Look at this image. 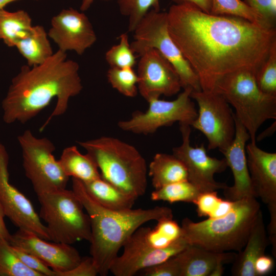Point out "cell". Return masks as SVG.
Returning <instances> with one entry per match:
<instances>
[{
	"label": "cell",
	"mask_w": 276,
	"mask_h": 276,
	"mask_svg": "<svg viewBox=\"0 0 276 276\" xmlns=\"http://www.w3.org/2000/svg\"><path fill=\"white\" fill-rule=\"evenodd\" d=\"M167 14L169 33L197 74L201 90L213 91L231 73L255 75L276 44V29L231 15L207 13L191 4H174Z\"/></svg>",
	"instance_id": "obj_1"
},
{
	"label": "cell",
	"mask_w": 276,
	"mask_h": 276,
	"mask_svg": "<svg viewBox=\"0 0 276 276\" xmlns=\"http://www.w3.org/2000/svg\"><path fill=\"white\" fill-rule=\"evenodd\" d=\"M78 63L59 50L42 64L22 66L12 79L2 101L3 119L7 124H25L37 116L56 98L55 108L42 125L66 111L70 99L83 89Z\"/></svg>",
	"instance_id": "obj_2"
},
{
	"label": "cell",
	"mask_w": 276,
	"mask_h": 276,
	"mask_svg": "<svg viewBox=\"0 0 276 276\" xmlns=\"http://www.w3.org/2000/svg\"><path fill=\"white\" fill-rule=\"evenodd\" d=\"M72 190L89 217L90 254L101 276L108 274L119 250L139 227L151 221L173 218L172 210L166 206L124 210L105 208L88 195L82 181L74 178Z\"/></svg>",
	"instance_id": "obj_3"
},
{
	"label": "cell",
	"mask_w": 276,
	"mask_h": 276,
	"mask_svg": "<svg viewBox=\"0 0 276 276\" xmlns=\"http://www.w3.org/2000/svg\"><path fill=\"white\" fill-rule=\"evenodd\" d=\"M260 210L255 197L235 201L232 209L221 217L198 222L183 219L182 236L189 244L214 252H239L244 248Z\"/></svg>",
	"instance_id": "obj_4"
},
{
	"label": "cell",
	"mask_w": 276,
	"mask_h": 276,
	"mask_svg": "<svg viewBox=\"0 0 276 276\" xmlns=\"http://www.w3.org/2000/svg\"><path fill=\"white\" fill-rule=\"evenodd\" d=\"M78 143L94 159L102 179L136 200L144 195L148 168L134 146L106 136Z\"/></svg>",
	"instance_id": "obj_5"
},
{
	"label": "cell",
	"mask_w": 276,
	"mask_h": 276,
	"mask_svg": "<svg viewBox=\"0 0 276 276\" xmlns=\"http://www.w3.org/2000/svg\"><path fill=\"white\" fill-rule=\"evenodd\" d=\"M213 91L234 108L235 115L248 131L251 142H256L257 132L265 122L276 119V96L259 88L252 71L227 75L217 83Z\"/></svg>",
	"instance_id": "obj_6"
},
{
	"label": "cell",
	"mask_w": 276,
	"mask_h": 276,
	"mask_svg": "<svg viewBox=\"0 0 276 276\" xmlns=\"http://www.w3.org/2000/svg\"><path fill=\"white\" fill-rule=\"evenodd\" d=\"M39 217L46 223L50 241L72 245L91 239L90 218L73 190L62 189L37 195Z\"/></svg>",
	"instance_id": "obj_7"
},
{
	"label": "cell",
	"mask_w": 276,
	"mask_h": 276,
	"mask_svg": "<svg viewBox=\"0 0 276 276\" xmlns=\"http://www.w3.org/2000/svg\"><path fill=\"white\" fill-rule=\"evenodd\" d=\"M133 33L134 40L130 44L136 55L139 56L149 49L157 50L174 67L182 88L194 91L202 90L197 74L169 33L167 12L150 10Z\"/></svg>",
	"instance_id": "obj_8"
},
{
	"label": "cell",
	"mask_w": 276,
	"mask_h": 276,
	"mask_svg": "<svg viewBox=\"0 0 276 276\" xmlns=\"http://www.w3.org/2000/svg\"><path fill=\"white\" fill-rule=\"evenodd\" d=\"M26 177L37 195L65 189L69 177L53 152L54 144L47 137H37L27 129L17 137Z\"/></svg>",
	"instance_id": "obj_9"
},
{
	"label": "cell",
	"mask_w": 276,
	"mask_h": 276,
	"mask_svg": "<svg viewBox=\"0 0 276 276\" xmlns=\"http://www.w3.org/2000/svg\"><path fill=\"white\" fill-rule=\"evenodd\" d=\"M190 97L198 106L197 116L191 126L205 135L208 150L218 149L222 152L235 136L234 113L229 104L215 91H192Z\"/></svg>",
	"instance_id": "obj_10"
},
{
	"label": "cell",
	"mask_w": 276,
	"mask_h": 276,
	"mask_svg": "<svg viewBox=\"0 0 276 276\" xmlns=\"http://www.w3.org/2000/svg\"><path fill=\"white\" fill-rule=\"evenodd\" d=\"M183 89L172 101L159 98L150 99L148 101L149 106L146 111L135 112L129 119L119 121L118 127L125 131L147 135L176 122L191 126L197 116V110L190 97L192 90Z\"/></svg>",
	"instance_id": "obj_11"
},
{
	"label": "cell",
	"mask_w": 276,
	"mask_h": 276,
	"mask_svg": "<svg viewBox=\"0 0 276 276\" xmlns=\"http://www.w3.org/2000/svg\"><path fill=\"white\" fill-rule=\"evenodd\" d=\"M182 143L173 148V154L180 159L186 167L188 180L194 185L201 193L224 189L225 183L217 182L214 175L224 171L227 164L225 159H218L207 154L202 144L193 147L190 144L191 126L180 123Z\"/></svg>",
	"instance_id": "obj_12"
},
{
	"label": "cell",
	"mask_w": 276,
	"mask_h": 276,
	"mask_svg": "<svg viewBox=\"0 0 276 276\" xmlns=\"http://www.w3.org/2000/svg\"><path fill=\"white\" fill-rule=\"evenodd\" d=\"M138 228L124 244L123 254L118 256L110 265L109 272L115 276L134 275L166 261L190 245L182 236L166 247L154 248L144 241Z\"/></svg>",
	"instance_id": "obj_13"
},
{
	"label": "cell",
	"mask_w": 276,
	"mask_h": 276,
	"mask_svg": "<svg viewBox=\"0 0 276 276\" xmlns=\"http://www.w3.org/2000/svg\"><path fill=\"white\" fill-rule=\"evenodd\" d=\"M8 163V154L0 142V201L5 216L18 229L32 232L50 241L45 225L41 222L31 201L10 183Z\"/></svg>",
	"instance_id": "obj_14"
},
{
	"label": "cell",
	"mask_w": 276,
	"mask_h": 276,
	"mask_svg": "<svg viewBox=\"0 0 276 276\" xmlns=\"http://www.w3.org/2000/svg\"><path fill=\"white\" fill-rule=\"evenodd\" d=\"M137 88L148 102L161 95L172 96L182 88L173 65L157 50L149 49L139 56Z\"/></svg>",
	"instance_id": "obj_15"
},
{
	"label": "cell",
	"mask_w": 276,
	"mask_h": 276,
	"mask_svg": "<svg viewBox=\"0 0 276 276\" xmlns=\"http://www.w3.org/2000/svg\"><path fill=\"white\" fill-rule=\"evenodd\" d=\"M48 33L59 50L74 51L82 55L96 41L94 27L88 17L73 8L62 9L53 16Z\"/></svg>",
	"instance_id": "obj_16"
},
{
	"label": "cell",
	"mask_w": 276,
	"mask_h": 276,
	"mask_svg": "<svg viewBox=\"0 0 276 276\" xmlns=\"http://www.w3.org/2000/svg\"><path fill=\"white\" fill-rule=\"evenodd\" d=\"M8 242L38 258L55 272V276L72 269L82 259L78 250L71 244L51 243L21 229L11 234Z\"/></svg>",
	"instance_id": "obj_17"
},
{
	"label": "cell",
	"mask_w": 276,
	"mask_h": 276,
	"mask_svg": "<svg viewBox=\"0 0 276 276\" xmlns=\"http://www.w3.org/2000/svg\"><path fill=\"white\" fill-rule=\"evenodd\" d=\"M247 164L256 197L276 215V153L259 148L256 142L245 146Z\"/></svg>",
	"instance_id": "obj_18"
},
{
	"label": "cell",
	"mask_w": 276,
	"mask_h": 276,
	"mask_svg": "<svg viewBox=\"0 0 276 276\" xmlns=\"http://www.w3.org/2000/svg\"><path fill=\"white\" fill-rule=\"evenodd\" d=\"M235 136L232 143L222 153L224 156L227 166L232 172L234 183L224 190L226 199L235 201L244 198L255 197L248 171L245 146L250 140V135L234 113Z\"/></svg>",
	"instance_id": "obj_19"
},
{
	"label": "cell",
	"mask_w": 276,
	"mask_h": 276,
	"mask_svg": "<svg viewBox=\"0 0 276 276\" xmlns=\"http://www.w3.org/2000/svg\"><path fill=\"white\" fill-rule=\"evenodd\" d=\"M262 212L260 210L251 227L246 243L236 254L232 268L235 276H257L255 264L257 259L264 255L268 244Z\"/></svg>",
	"instance_id": "obj_20"
},
{
	"label": "cell",
	"mask_w": 276,
	"mask_h": 276,
	"mask_svg": "<svg viewBox=\"0 0 276 276\" xmlns=\"http://www.w3.org/2000/svg\"><path fill=\"white\" fill-rule=\"evenodd\" d=\"M236 256L235 252H216L191 244L176 255L180 276H210L219 262H233Z\"/></svg>",
	"instance_id": "obj_21"
},
{
	"label": "cell",
	"mask_w": 276,
	"mask_h": 276,
	"mask_svg": "<svg viewBox=\"0 0 276 276\" xmlns=\"http://www.w3.org/2000/svg\"><path fill=\"white\" fill-rule=\"evenodd\" d=\"M148 174L155 189L188 180V172L183 163L173 154L156 153L149 164Z\"/></svg>",
	"instance_id": "obj_22"
},
{
	"label": "cell",
	"mask_w": 276,
	"mask_h": 276,
	"mask_svg": "<svg viewBox=\"0 0 276 276\" xmlns=\"http://www.w3.org/2000/svg\"><path fill=\"white\" fill-rule=\"evenodd\" d=\"M58 161L63 171L69 177H72L83 182L101 177L92 157L87 153L85 154L81 153L75 146L64 148Z\"/></svg>",
	"instance_id": "obj_23"
},
{
	"label": "cell",
	"mask_w": 276,
	"mask_h": 276,
	"mask_svg": "<svg viewBox=\"0 0 276 276\" xmlns=\"http://www.w3.org/2000/svg\"><path fill=\"white\" fill-rule=\"evenodd\" d=\"M30 66L43 63L54 54L47 32L40 25L33 26L30 33L15 46Z\"/></svg>",
	"instance_id": "obj_24"
},
{
	"label": "cell",
	"mask_w": 276,
	"mask_h": 276,
	"mask_svg": "<svg viewBox=\"0 0 276 276\" xmlns=\"http://www.w3.org/2000/svg\"><path fill=\"white\" fill-rule=\"evenodd\" d=\"M82 183L87 193L95 201L109 209H130L136 200L101 177Z\"/></svg>",
	"instance_id": "obj_25"
},
{
	"label": "cell",
	"mask_w": 276,
	"mask_h": 276,
	"mask_svg": "<svg viewBox=\"0 0 276 276\" xmlns=\"http://www.w3.org/2000/svg\"><path fill=\"white\" fill-rule=\"evenodd\" d=\"M33 26L32 18L24 10H0V39L9 47H15L19 40L30 33Z\"/></svg>",
	"instance_id": "obj_26"
},
{
	"label": "cell",
	"mask_w": 276,
	"mask_h": 276,
	"mask_svg": "<svg viewBox=\"0 0 276 276\" xmlns=\"http://www.w3.org/2000/svg\"><path fill=\"white\" fill-rule=\"evenodd\" d=\"M153 228L141 227L144 242L154 248L166 247L182 236V229L173 218H164L158 220Z\"/></svg>",
	"instance_id": "obj_27"
},
{
	"label": "cell",
	"mask_w": 276,
	"mask_h": 276,
	"mask_svg": "<svg viewBox=\"0 0 276 276\" xmlns=\"http://www.w3.org/2000/svg\"><path fill=\"white\" fill-rule=\"evenodd\" d=\"M200 191L188 180L177 182L155 189L150 195L153 201H164L170 203L186 202L194 203Z\"/></svg>",
	"instance_id": "obj_28"
},
{
	"label": "cell",
	"mask_w": 276,
	"mask_h": 276,
	"mask_svg": "<svg viewBox=\"0 0 276 276\" xmlns=\"http://www.w3.org/2000/svg\"><path fill=\"white\" fill-rule=\"evenodd\" d=\"M121 15L128 18V31L133 32L151 10L160 11L159 0H118Z\"/></svg>",
	"instance_id": "obj_29"
},
{
	"label": "cell",
	"mask_w": 276,
	"mask_h": 276,
	"mask_svg": "<svg viewBox=\"0 0 276 276\" xmlns=\"http://www.w3.org/2000/svg\"><path fill=\"white\" fill-rule=\"evenodd\" d=\"M234 201L218 197L216 191L201 193L194 203L200 217L217 218L227 214L233 208Z\"/></svg>",
	"instance_id": "obj_30"
},
{
	"label": "cell",
	"mask_w": 276,
	"mask_h": 276,
	"mask_svg": "<svg viewBox=\"0 0 276 276\" xmlns=\"http://www.w3.org/2000/svg\"><path fill=\"white\" fill-rule=\"evenodd\" d=\"M212 1V14L237 16L267 27L259 15L242 0Z\"/></svg>",
	"instance_id": "obj_31"
},
{
	"label": "cell",
	"mask_w": 276,
	"mask_h": 276,
	"mask_svg": "<svg viewBox=\"0 0 276 276\" xmlns=\"http://www.w3.org/2000/svg\"><path fill=\"white\" fill-rule=\"evenodd\" d=\"M0 276H42L28 268L11 249L8 242L0 239Z\"/></svg>",
	"instance_id": "obj_32"
},
{
	"label": "cell",
	"mask_w": 276,
	"mask_h": 276,
	"mask_svg": "<svg viewBox=\"0 0 276 276\" xmlns=\"http://www.w3.org/2000/svg\"><path fill=\"white\" fill-rule=\"evenodd\" d=\"M108 82L120 94L134 97L138 91V77L132 67H110L107 73Z\"/></svg>",
	"instance_id": "obj_33"
},
{
	"label": "cell",
	"mask_w": 276,
	"mask_h": 276,
	"mask_svg": "<svg viewBox=\"0 0 276 276\" xmlns=\"http://www.w3.org/2000/svg\"><path fill=\"white\" fill-rule=\"evenodd\" d=\"M119 39V43L106 52L105 60L110 67L133 68L136 63V55L131 48L127 33L121 34Z\"/></svg>",
	"instance_id": "obj_34"
},
{
	"label": "cell",
	"mask_w": 276,
	"mask_h": 276,
	"mask_svg": "<svg viewBox=\"0 0 276 276\" xmlns=\"http://www.w3.org/2000/svg\"><path fill=\"white\" fill-rule=\"evenodd\" d=\"M255 77L258 87L263 92L276 96V44Z\"/></svg>",
	"instance_id": "obj_35"
},
{
	"label": "cell",
	"mask_w": 276,
	"mask_h": 276,
	"mask_svg": "<svg viewBox=\"0 0 276 276\" xmlns=\"http://www.w3.org/2000/svg\"><path fill=\"white\" fill-rule=\"evenodd\" d=\"M261 18L265 25L275 28L276 0H243Z\"/></svg>",
	"instance_id": "obj_36"
},
{
	"label": "cell",
	"mask_w": 276,
	"mask_h": 276,
	"mask_svg": "<svg viewBox=\"0 0 276 276\" xmlns=\"http://www.w3.org/2000/svg\"><path fill=\"white\" fill-rule=\"evenodd\" d=\"M9 246L14 254L28 268L42 276H55V272L35 256L15 246L10 244Z\"/></svg>",
	"instance_id": "obj_37"
},
{
	"label": "cell",
	"mask_w": 276,
	"mask_h": 276,
	"mask_svg": "<svg viewBox=\"0 0 276 276\" xmlns=\"http://www.w3.org/2000/svg\"><path fill=\"white\" fill-rule=\"evenodd\" d=\"M142 271V275L145 276H180L181 273L176 255L161 263Z\"/></svg>",
	"instance_id": "obj_38"
},
{
	"label": "cell",
	"mask_w": 276,
	"mask_h": 276,
	"mask_svg": "<svg viewBox=\"0 0 276 276\" xmlns=\"http://www.w3.org/2000/svg\"><path fill=\"white\" fill-rule=\"evenodd\" d=\"M99 274L91 256L82 258L80 263L72 269L59 273L58 276H96Z\"/></svg>",
	"instance_id": "obj_39"
},
{
	"label": "cell",
	"mask_w": 276,
	"mask_h": 276,
	"mask_svg": "<svg viewBox=\"0 0 276 276\" xmlns=\"http://www.w3.org/2000/svg\"><path fill=\"white\" fill-rule=\"evenodd\" d=\"M274 266L273 259L263 255L259 257L255 264V269L257 276H261L269 273Z\"/></svg>",
	"instance_id": "obj_40"
},
{
	"label": "cell",
	"mask_w": 276,
	"mask_h": 276,
	"mask_svg": "<svg viewBox=\"0 0 276 276\" xmlns=\"http://www.w3.org/2000/svg\"><path fill=\"white\" fill-rule=\"evenodd\" d=\"M175 4H191L202 11L210 13L212 6V0H172Z\"/></svg>",
	"instance_id": "obj_41"
},
{
	"label": "cell",
	"mask_w": 276,
	"mask_h": 276,
	"mask_svg": "<svg viewBox=\"0 0 276 276\" xmlns=\"http://www.w3.org/2000/svg\"><path fill=\"white\" fill-rule=\"evenodd\" d=\"M5 213L0 201V239H4L8 242L11 234L9 233L4 221Z\"/></svg>",
	"instance_id": "obj_42"
},
{
	"label": "cell",
	"mask_w": 276,
	"mask_h": 276,
	"mask_svg": "<svg viewBox=\"0 0 276 276\" xmlns=\"http://www.w3.org/2000/svg\"><path fill=\"white\" fill-rule=\"evenodd\" d=\"M276 122L274 121L269 127L263 131L261 133H260L257 137H256L258 141H260L266 138V137L272 135L275 130L276 127Z\"/></svg>",
	"instance_id": "obj_43"
},
{
	"label": "cell",
	"mask_w": 276,
	"mask_h": 276,
	"mask_svg": "<svg viewBox=\"0 0 276 276\" xmlns=\"http://www.w3.org/2000/svg\"><path fill=\"white\" fill-rule=\"evenodd\" d=\"M225 263L223 261L219 262L215 266L214 269L210 274V276H221L223 273V264Z\"/></svg>",
	"instance_id": "obj_44"
},
{
	"label": "cell",
	"mask_w": 276,
	"mask_h": 276,
	"mask_svg": "<svg viewBox=\"0 0 276 276\" xmlns=\"http://www.w3.org/2000/svg\"><path fill=\"white\" fill-rule=\"evenodd\" d=\"M95 0H82L81 4L80 7V9L82 12L87 10L94 2ZM105 1H109L111 0H102Z\"/></svg>",
	"instance_id": "obj_45"
},
{
	"label": "cell",
	"mask_w": 276,
	"mask_h": 276,
	"mask_svg": "<svg viewBox=\"0 0 276 276\" xmlns=\"http://www.w3.org/2000/svg\"><path fill=\"white\" fill-rule=\"evenodd\" d=\"M18 0H0V10L4 9V7L9 3Z\"/></svg>",
	"instance_id": "obj_46"
},
{
	"label": "cell",
	"mask_w": 276,
	"mask_h": 276,
	"mask_svg": "<svg viewBox=\"0 0 276 276\" xmlns=\"http://www.w3.org/2000/svg\"><path fill=\"white\" fill-rule=\"evenodd\" d=\"M242 1H243V0H242Z\"/></svg>",
	"instance_id": "obj_47"
}]
</instances>
